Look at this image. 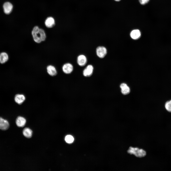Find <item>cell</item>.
Returning a JSON list of instances; mask_svg holds the SVG:
<instances>
[{
    "label": "cell",
    "mask_w": 171,
    "mask_h": 171,
    "mask_svg": "<svg viewBox=\"0 0 171 171\" xmlns=\"http://www.w3.org/2000/svg\"><path fill=\"white\" fill-rule=\"evenodd\" d=\"M31 33L33 40L37 43H40L46 39V36L44 31L38 26L34 27Z\"/></svg>",
    "instance_id": "1"
},
{
    "label": "cell",
    "mask_w": 171,
    "mask_h": 171,
    "mask_svg": "<svg viewBox=\"0 0 171 171\" xmlns=\"http://www.w3.org/2000/svg\"><path fill=\"white\" fill-rule=\"evenodd\" d=\"M127 152L130 154L133 155L136 157L139 158L144 157L146 154V151L143 149L132 147H129Z\"/></svg>",
    "instance_id": "2"
},
{
    "label": "cell",
    "mask_w": 171,
    "mask_h": 171,
    "mask_svg": "<svg viewBox=\"0 0 171 171\" xmlns=\"http://www.w3.org/2000/svg\"><path fill=\"white\" fill-rule=\"evenodd\" d=\"M96 52L97 55L98 57L102 58L106 55L107 50L106 48L104 47L99 46L97 48Z\"/></svg>",
    "instance_id": "3"
},
{
    "label": "cell",
    "mask_w": 171,
    "mask_h": 171,
    "mask_svg": "<svg viewBox=\"0 0 171 171\" xmlns=\"http://www.w3.org/2000/svg\"><path fill=\"white\" fill-rule=\"evenodd\" d=\"M10 127V124L6 119L0 117V129L2 130H6Z\"/></svg>",
    "instance_id": "4"
},
{
    "label": "cell",
    "mask_w": 171,
    "mask_h": 171,
    "mask_svg": "<svg viewBox=\"0 0 171 171\" xmlns=\"http://www.w3.org/2000/svg\"><path fill=\"white\" fill-rule=\"evenodd\" d=\"M26 97L25 96L22 94H17L14 97V100L16 103L19 104H21L25 101Z\"/></svg>",
    "instance_id": "5"
},
{
    "label": "cell",
    "mask_w": 171,
    "mask_h": 171,
    "mask_svg": "<svg viewBox=\"0 0 171 171\" xmlns=\"http://www.w3.org/2000/svg\"><path fill=\"white\" fill-rule=\"evenodd\" d=\"M62 69L64 73L66 74H69L73 71V67L70 63H67L64 64L63 66Z\"/></svg>",
    "instance_id": "6"
},
{
    "label": "cell",
    "mask_w": 171,
    "mask_h": 171,
    "mask_svg": "<svg viewBox=\"0 0 171 171\" xmlns=\"http://www.w3.org/2000/svg\"><path fill=\"white\" fill-rule=\"evenodd\" d=\"M46 69L48 73L51 76H55L57 74V72L56 68L52 65L48 66L47 67Z\"/></svg>",
    "instance_id": "7"
},
{
    "label": "cell",
    "mask_w": 171,
    "mask_h": 171,
    "mask_svg": "<svg viewBox=\"0 0 171 171\" xmlns=\"http://www.w3.org/2000/svg\"><path fill=\"white\" fill-rule=\"evenodd\" d=\"M4 13L6 14H10L13 8L12 4L9 2L5 3L3 5Z\"/></svg>",
    "instance_id": "8"
},
{
    "label": "cell",
    "mask_w": 171,
    "mask_h": 171,
    "mask_svg": "<svg viewBox=\"0 0 171 171\" xmlns=\"http://www.w3.org/2000/svg\"><path fill=\"white\" fill-rule=\"evenodd\" d=\"M15 122L17 125L18 127H22L25 125L26 122V120L23 117L19 116L16 119Z\"/></svg>",
    "instance_id": "9"
},
{
    "label": "cell",
    "mask_w": 171,
    "mask_h": 171,
    "mask_svg": "<svg viewBox=\"0 0 171 171\" xmlns=\"http://www.w3.org/2000/svg\"><path fill=\"white\" fill-rule=\"evenodd\" d=\"M93 70V66L91 65H89L84 70L83 74L85 76H89L92 74Z\"/></svg>",
    "instance_id": "10"
},
{
    "label": "cell",
    "mask_w": 171,
    "mask_h": 171,
    "mask_svg": "<svg viewBox=\"0 0 171 171\" xmlns=\"http://www.w3.org/2000/svg\"><path fill=\"white\" fill-rule=\"evenodd\" d=\"M77 62L78 64L80 66H83L86 63L87 58L85 55H80L77 57Z\"/></svg>",
    "instance_id": "11"
},
{
    "label": "cell",
    "mask_w": 171,
    "mask_h": 171,
    "mask_svg": "<svg viewBox=\"0 0 171 171\" xmlns=\"http://www.w3.org/2000/svg\"><path fill=\"white\" fill-rule=\"evenodd\" d=\"M45 23L47 27L50 28H52L55 25V21L53 18L52 17H49L46 19Z\"/></svg>",
    "instance_id": "12"
},
{
    "label": "cell",
    "mask_w": 171,
    "mask_h": 171,
    "mask_svg": "<svg viewBox=\"0 0 171 171\" xmlns=\"http://www.w3.org/2000/svg\"><path fill=\"white\" fill-rule=\"evenodd\" d=\"M141 35V32L138 29H134L132 30L130 33L131 37L134 39H137L139 38Z\"/></svg>",
    "instance_id": "13"
},
{
    "label": "cell",
    "mask_w": 171,
    "mask_h": 171,
    "mask_svg": "<svg viewBox=\"0 0 171 171\" xmlns=\"http://www.w3.org/2000/svg\"><path fill=\"white\" fill-rule=\"evenodd\" d=\"M9 57L8 54L5 52H2L0 54V63L3 64L7 61Z\"/></svg>",
    "instance_id": "14"
},
{
    "label": "cell",
    "mask_w": 171,
    "mask_h": 171,
    "mask_svg": "<svg viewBox=\"0 0 171 171\" xmlns=\"http://www.w3.org/2000/svg\"><path fill=\"white\" fill-rule=\"evenodd\" d=\"M23 134L25 137L28 138H30L32 137V131L29 128H26L23 129Z\"/></svg>",
    "instance_id": "15"
},
{
    "label": "cell",
    "mask_w": 171,
    "mask_h": 171,
    "mask_svg": "<svg viewBox=\"0 0 171 171\" xmlns=\"http://www.w3.org/2000/svg\"><path fill=\"white\" fill-rule=\"evenodd\" d=\"M65 140L66 142L71 143L73 142L74 140V138L71 135H68L65 137Z\"/></svg>",
    "instance_id": "16"
},
{
    "label": "cell",
    "mask_w": 171,
    "mask_h": 171,
    "mask_svg": "<svg viewBox=\"0 0 171 171\" xmlns=\"http://www.w3.org/2000/svg\"><path fill=\"white\" fill-rule=\"evenodd\" d=\"M122 93L124 95H127L130 92L129 88L127 86L121 89Z\"/></svg>",
    "instance_id": "17"
},
{
    "label": "cell",
    "mask_w": 171,
    "mask_h": 171,
    "mask_svg": "<svg viewBox=\"0 0 171 171\" xmlns=\"http://www.w3.org/2000/svg\"><path fill=\"white\" fill-rule=\"evenodd\" d=\"M165 107L167 110L171 112V100L167 101L165 104Z\"/></svg>",
    "instance_id": "18"
},
{
    "label": "cell",
    "mask_w": 171,
    "mask_h": 171,
    "mask_svg": "<svg viewBox=\"0 0 171 171\" xmlns=\"http://www.w3.org/2000/svg\"><path fill=\"white\" fill-rule=\"evenodd\" d=\"M149 0H139L140 3L142 5H143L147 3Z\"/></svg>",
    "instance_id": "19"
},
{
    "label": "cell",
    "mask_w": 171,
    "mask_h": 171,
    "mask_svg": "<svg viewBox=\"0 0 171 171\" xmlns=\"http://www.w3.org/2000/svg\"><path fill=\"white\" fill-rule=\"evenodd\" d=\"M127 86V84L124 83H123L121 84L120 86V88L122 89Z\"/></svg>",
    "instance_id": "20"
},
{
    "label": "cell",
    "mask_w": 171,
    "mask_h": 171,
    "mask_svg": "<svg viewBox=\"0 0 171 171\" xmlns=\"http://www.w3.org/2000/svg\"><path fill=\"white\" fill-rule=\"evenodd\" d=\"M115 0L116 1H119L120 0Z\"/></svg>",
    "instance_id": "21"
}]
</instances>
